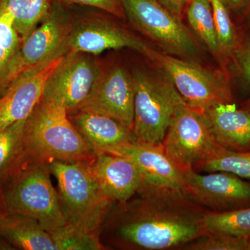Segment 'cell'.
<instances>
[{"instance_id":"cell-1","label":"cell","mask_w":250,"mask_h":250,"mask_svg":"<svg viewBox=\"0 0 250 250\" xmlns=\"http://www.w3.org/2000/svg\"><path fill=\"white\" fill-rule=\"evenodd\" d=\"M205 211L185 192L141 190L127 201L113 204L100 238L106 248L120 250L184 247L205 235Z\"/></svg>"},{"instance_id":"cell-2","label":"cell","mask_w":250,"mask_h":250,"mask_svg":"<svg viewBox=\"0 0 250 250\" xmlns=\"http://www.w3.org/2000/svg\"><path fill=\"white\" fill-rule=\"evenodd\" d=\"M22 166L53 161H88L93 147L79 132L66 109L41 100L26 119Z\"/></svg>"},{"instance_id":"cell-3","label":"cell","mask_w":250,"mask_h":250,"mask_svg":"<svg viewBox=\"0 0 250 250\" xmlns=\"http://www.w3.org/2000/svg\"><path fill=\"white\" fill-rule=\"evenodd\" d=\"M49 166L58 183L57 192L65 223L101 232L114 203L102 190L90 169L89 161H53Z\"/></svg>"},{"instance_id":"cell-4","label":"cell","mask_w":250,"mask_h":250,"mask_svg":"<svg viewBox=\"0 0 250 250\" xmlns=\"http://www.w3.org/2000/svg\"><path fill=\"white\" fill-rule=\"evenodd\" d=\"M51 174L47 163L22 166L0 192L6 213L31 217L49 233L63 226L66 221Z\"/></svg>"},{"instance_id":"cell-5","label":"cell","mask_w":250,"mask_h":250,"mask_svg":"<svg viewBox=\"0 0 250 250\" xmlns=\"http://www.w3.org/2000/svg\"><path fill=\"white\" fill-rule=\"evenodd\" d=\"M133 132L136 142L161 146L177 104L182 100L170 79L136 70Z\"/></svg>"},{"instance_id":"cell-6","label":"cell","mask_w":250,"mask_h":250,"mask_svg":"<svg viewBox=\"0 0 250 250\" xmlns=\"http://www.w3.org/2000/svg\"><path fill=\"white\" fill-rule=\"evenodd\" d=\"M146 57L162 68L179 95L191 107L205 111L214 105L234 102L227 74L158 52L152 47Z\"/></svg>"},{"instance_id":"cell-7","label":"cell","mask_w":250,"mask_h":250,"mask_svg":"<svg viewBox=\"0 0 250 250\" xmlns=\"http://www.w3.org/2000/svg\"><path fill=\"white\" fill-rule=\"evenodd\" d=\"M41 22L22 41L0 79V97L23 74L68 53L67 41L72 27L66 10L59 3L51 4Z\"/></svg>"},{"instance_id":"cell-8","label":"cell","mask_w":250,"mask_h":250,"mask_svg":"<svg viewBox=\"0 0 250 250\" xmlns=\"http://www.w3.org/2000/svg\"><path fill=\"white\" fill-rule=\"evenodd\" d=\"M122 3L125 16L131 24L165 53L186 58L200 53L191 31L158 0H122Z\"/></svg>"},{"instance_id":"cell-9","label":"cell","mask_w":250,"mask_h":250,"mask_svg":"<svg viewBox=\"0 0 250 250\" xmlns=\"http://www.w3.org/2000/svg\"><path fill=\"white\" fill-rule=\"evenodd\" d=\"M218 145L204 111L191 107L182 99L161 144L166 155L182 172L194 170Z\"/></svg>"},{"instance_id":"cell-10","label":"cell","mask_w":250,"mask_h":250,"mask_svg":"<svg viewBox=\"0 0 250 250\" xmlns=\"http://www.w3.org/2000/svg\"><path fill=\"white\" fill-rule=\"evenodd\" d=\"M87 54L68 52L46 82L41 100L62 105L68 115L78 111L103 72Z\"/></svg>"},{"instance_id":"cell-11","label":"cell","mask_w":250,"mask_h":250,"mask_svg":"<svg viewBox=\"0 0 250 250\" xmlns=\"http://www.w3.org/2000/svg\"><path fill=\"white\" fill-rule=\"evenodd\" d=\"M187 196L213 211L242 208L250 202V183L229 172L198 173L193 169L183 171Z\"/></svg>"},{"instance_id":"cell-12","label":"cell","mask_w":250,"mask_h":250,"mask_svg":"<svg viewBox=\"0 0 250 250\" xmlns=\"http://www.w3.org/2000/svg\"><path fill=\"white\" fill-rule=\"evenodd\" d=\"M79 110L111 117L133 129L134 85L132 75L121 66L103 72Z\"/></svg>"},{"instance_id":"cell-13","label":"cell","mask_w":250,"mask_h":250,"mask_svg":"<svg viewBox=\"0 0 250 250\" xmlns=\"http://www.w3.org/2000/svg\"><path fill=\"white\" fill-rule=\"evenodd\" d=\"M66 54L25 72L6 88L0 97V131L27 119L42 99L46 82Z\"/></svg>"},{"instance_id":"cell-14","label":"cell","mask_w":250,"mask_h":250,"mask_svg":"<svg viewBox=\"0 0 250 250\" xmlns=\"http://www.w3.org/2000/svg\"><path fill=\"white\" fill-rule=\"evenodd\" d=\"M100 151L126 156L132 161L143 177L141 190L186 192L182 171L166 155L161 146L132 142Z\"/></svg>"},{"instance_id":"cell-15","label":"cell","mask_w":250,"mask_h":250,"mask_svg":"<svg viewBox=\"0 0 250 250\" xmlns=\"http://www.w3.org/2000/svg\"><path fill=\"white\" fill-rule=\"evenodd\" d=\"M150 46L119 26L91 21L72 28L67 41L68 52L98 54L108 49H134L146 56Z\"/></svg>"},{"instance_id":"cell-16","label":"cell","mask_w":250,"mask_h":250,"mask_svg":"<svg viewBox=\"0 0 250 250\" xmlns=\"http://www.w3.org/2000/svg\"><path fill=\"white\" fill-rule=\"evenodd\" d=\"M89 161L92 172L104 195L113 203H123L140 191L142 175L137 166L126 156L95 151Z\"/></svg>"},{"instance_id":"cell-17","label":"cell","mask_w":250,"mask_h":250,"mask_svg":"<svg viewBox=\"0 0 250 250\" xmlns=\"http://www.w3.org/2000/svg\"><path fill=\"white\" fill-rule=\"evenodd\" d=\"M204 113L215 142L231 150H250V112L229 103L214 105Z\"/></svg>"},{"instance_id":"cell-18","label":"cell","mask_w":250,"mask_h":250,"mask_svg":"<svg viewBox=\"0 0 250 250\" xmlns=\"http://www.w3.org/2000/svg\"><path fill=\"white\" fill-rule=\"evenodd\" d=\"M68 117L95 151L136 142L133 130L111 117L86 110H78Z\"/></svg>"},{"instance_id":"cell-19","label":"cell","mask_w":250,"mask_h":250,"mask_svg":"<svg viewBox=\"0 0 250 250\" xmlns=\"http://www.w3.org/2000/svg\"><path fill=\"white\" fill-rule=\"evenodd\" d=\"M0 236L16 250H58L49 233L28 215L6 213L0 220Z\"/></svg>"},{"instance_id":"cell-20","label":"cell","mask_w":250,"mask_h":250,"mask_svg":"<svg viewBox=\"0 0 250 250\" xmlns=\"http://www.w3.org/2000/svg\"><path fill=\"white\" fill-rule=\"evenodd\" d=\"M25 122H16L0 131V192L21 170L24 159Z\"/></svg>"},{"instance_id":"cell-21","label":"cell","mask_w":250,"mask_h":250,"mask_svg":"<svg viewBox=\"0 0 250 250\" xmlns=\"http://www.w3.org/2000/svg\"><path fill=\"white\" fill-rule=\"evenodd\" d=\"M203 228L205 235L250 237V207L225 211L206 210Z\"/></svg>"},{"instance_id":"cell-22","label":"cell","mask_w":250,"mask_h":250,"mask_svg":"<svg viewBox=\"0 0 250 250\" xmlns=\"http://www.w3.org/2000/svg\"><path fill=\"white\" fill-rule=\"evenodd\" d=\"M194 170L229 172L250 180V149L241 152L218 145L210 156L195 166Z\"/></svg>"},{"instance_id":"cell-23","label":"cell","mask_w":250,"mask_h":250,"mask_svg":"<svg viewBox=\"0 0 250 250\" xmlns=\"http://www.w3.org/2000/svg\"><path fill=\"white\" fill-rule=\"evenodd\" d=\"M14 18L18 34L24 40L48 13L50 0H1Z\"/></svg>"},{"instance_id":"cell-24","label":"cell","mask_w":250,"mask_h":250,"mask_svg":"<svg viewBox=\"0 0 250 250\" xmlns=\"http://www.w3.org/2000/svg\"><path fill=\"white\" fill-rule=\"evenodd\" d=\"M188 21L195 34L214 55L220 57L210 0H190L187 8Z\"/></svg>"},{"instance_id":"cell-25","label":"cell","mask_w":250,"mask_h":250,"mask_svg":"<svg viewBox=\"0 0 250 250\" xmlns=\"http://www.w3.org/2000/svg\"><path fill=\"white\" fill-rule=\"evenodd\" d=\"M58 250H107L100 238V233L88 231L65 223L49 233Z\"/></svg>"},{"instance_id":"cell-26","label":"cell","mask_w":250,"mask_h":250,"mask_svg":"<svg viewBox=\"0 0 250 250\" xmlns=\"http://www.w3.org/2000/svg\"><path fill=\"white\" fill-rule=\"evenodd\" d=\"M210 1L213 9L220 58L229 62L238 42V29L221 0H210Z\"/></svg>"},{"instance_id":"cell-27","label":"cell","mask_w":250,"mask_h":250,"mask_svg":"<svg viewBox=\"0 0 250 250\" xmlns=\"http://www.w3.org/2000/svg\"><path fill=\"white\" fill-rule=\"evenodd\" d=\"M22 41L15 27L14 18L0 0V79Z\"/></svg>"},{"instance_id":"cell-28","label":"cell","mask_w":250,"mask_h":250,"mask_svg":"<svg viewBox=\"0 0 250 250\" xmlns=\"http://www.w3.org/2000/svg\"><path fill=\"white\" fill-rule=\"evenodd\" d=\"M250 237L206 234L184 246L188 250H248Z\"/></svg>"},{"instance_id":"cell-29","label":"cell","mask_w":250,"mask_h":250,"mask_svg":"<svg viewBox=\"0 0 250 250\" xmlns=\"http://www.w3.org/2000/svg\"><path fill=\"white\" fill-rule=\"evenodd\" d=\"M229 62L243 91L250 92V32L238 35V41Z\"/></svg>"},{"instance_id":"cell-30","label":"cell","mask_w":250,"mask_h":250,"mask_svg":"<svg viewBox=\"0 0 250 250\" xmlns=\"http://www.w3.org/2000/svg\"><path fill=\"white\" fill-rule=\"evenodd\" d=\"M65 3L84 5L102 10L116 17H124L122 0H62Z\"/></svg>"},{"instance_id":"cell-31","label":"cell","mask_w":250,"mask_h":250,"mask_svg":"<svg viewBox=\"0 0 250 250\" xmlns=\"http://www.w3.org/2000/svg\"><path fill=\"white\" fill-rule=\"evenodd\" d=\"M158 1L174 16L182 19L184 10H187L190 0H158Z\"/></svg>"},{"instance_id":"cell-32","label":"cell","mask_w":250,"mask_h":250,"mask_svg":"<svg viewBox=\"0 0 250 250\" xmlns=\"http://www.w3.org/2000/svg\"><path fill=\"white\" fill-rule=\"evenodd\" d=\"M221 1L229 14L241 13V16L250 3V0H221Z\"/></svg>"},{"instance_id":"cell-33","label":"cell","mask_w":250,"mask_h":250,"mask_svg":"<svg viewBox=\"0 0 250 250\" xmlns=\"http://www.w3.org/2000/svg\"><path fill=\"white\" fill-rule=\"evenodd\" d=\"M242 27L250 30V3L241 16Z\"/></svg>"},{"instance_id":"cell-34","label":"cell","mask_w":250,"mask_h":250,"mask_svg":"<svg viewBox=\"0 0 250 250\" xmlns=\"http://www.w3.org/2000/svg\"><path fill=\"white\" fill-rule=\"evenodd\" d=\"M0 250H13L16 249L7 240L5 239L4 237L0 236Z\"/></svg>"},{"instance_id":"cell-35","label":"cell","mask_w":250,"mask_h":250,"mask_svg":"<svg viewBox=\"0 0 250 250\" xmlns=\"http://www.w3.org/2000/svg\"><path fill=\"white\" fill-rule=\"evenodd\" d=\"M6 215V209H5L4 202L1 198V192H0V220L4 218Z\"/></svg>"},{"instance_id":"cell-36","label":"cell","mask_w":250,"mask_h":250,"mask_svg":"<svg viewBox=\"0 0 250 250\" xmlns=\"http://www.w3.org/2000/svg\"><path fill=\"white\" fill-rule=\"evenodd\" d=\"M241 108L243 110H246L247 111L250 112V97L248 100H246L244 103L242 104Z\"/></svg>"},{"instance_id":"cell-37","label":"cell","mask_w":250,"mask_h":250,"mask_svg":"<svg viewBox=\"0 0 250 250\" xmlns=\"http://www.w3.org/2000/svg\"><path fill=\"white\" fill-rule=\"evenodd\" d=\"M248 250H250V237L249 240V246H248Z\"/></svg>"}]
</instances>
